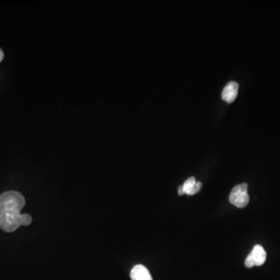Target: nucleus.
I'll list each match as a JSON object with an SVG mask.
<instances>
[{"instance_id":"9d476101","label":"nucleus","mask_w":280,"mask_h":280,"mask_svg":"<svg viewBox=\"0 0 280 280\" xmlns=\"http://www.w3.org/2000/svg\"><path fill=\"white\" fill-rule=\"evenodd\" d=\"M3 58H4V53L2 52V50L0 48V62H2Z\"/></svg>"},{"instance_id":"f03ea898","label":"nucleus","mask_w":280,"mask_h":280,"mask_svg":"<svg viewBox=\"0 0 280 280\" xmlns=\"http://www.w3.org/2000/svg\"><path fill=\"white\" fill-rule=\"evenodd\" d=\"M229 200L231 204L237 208H245L247 206L250 200V197L248 193V185L246 183L234 187L230 194Z\"/></svg>"},{"instance_id":"7ed1b4c3","label":"nucleus","mask_w":280,"mask_h":280,"mask_svg":"<svg viewBox=\"0 0 280 280\" xmlns=\"http://www.w3.org/2000/svg\"><path fill=\"white\" fill-rule=\"evenodd\" d=\"M266 260V251L262 245H257L254 247L252 251L245 260V266L252 268L254 266L263 265Z\"/></svg>"},{"instance_id":"423d86ee","label":"nucleus","mask_w":280,"mask_h":280,"mask_svg":"<svg viewBox=\"0 0 280 280\" xmlns=\"http://www.w3.org/2000/svg\"><path fill=\"white\" fill-rule=\"evenodd\" d=\"M195 178L194 177H189V179H187L185 183L183 184V192H184V194L187 195H190V193H191L193 187L195 186Z\"/></svg>"},{"instance_id":"20e7f679","label":"nucleus","mask_w":280,"mask_h":280,"mask_svg":"<svg viewBox=\"0 0 280 280\" xmlns=\"http://www.w3.org/2000/svg\"><path fill=\"white\" fill-rule=\"evenodd\" d=\"M238 84L236 82H230L222 92V98L223 101L231 103L235 102L238 93Z\"/></svg>"},{"instance_id":"f257e3e1","label":"nucleus","mask_w":280,"mask_h":280,"mask_svg":"<svg viewBox=\"0 0 280 280\" xmlns=\"http://www.w3.org/2000/svg\"><path fill=\"white\" fill-rule=\"evenodd\" d=\"M25 206L21 193L6 192L0 195V227L6 232H14L21 226L20 211Z\"/></svg>"},{"instance_id":"39448f33","label":"nucleus","mask_w":280,"mask_h":280,"mask_svg":"<svg viewBox=\"0 0 280 280\" xmlns=\"http://www.w3.org/2000/svg\"><path fill=\"white\" fill-rule=\"evenodd\" d=\"M130 276L133 280H153L148 268L143 265H135L132 269Z\"/></svg>"},{"instance_id":"0eeeda50","label":"nucleus","mask_w":280,"mask_h":280,"mask_svg":"<svg viewBox=\"0 0 280 280\" xmlns=\"http://www.w3.org/2000/svg\"><path fill=\"white\" fill-rule=\"evenodd\" d=\"M32 217L29 214H22L21 215V219H20V222L22 226H29L31 223Z\"/></svg>"},{"instance_id":"1a4fd4ad","label":"nucleus","mask_w":280,"mask_h":280,"mask_svg":"<svg viewBox=\"0 0 280 280\" xmlns=\"http://www.w3.org/2000/svg\"><path fill=\"white\" fill-rule=\"evenodd\" d=\"M178 195H185V194H184V192H183V187H182V185H181V186H179V188H178Z\"/></svg>"},{"instance_id":"6e6552de","label":"nucleus","mask_w":280,"mask_h":280,"mask_svg":"<svg viewBox=\"0 0 280 280\" xmlns=\"http://www.w3.org/2000/svg\"><path fill=\"white\" fill-rule=\"evenodd\" d=\"M202 188H203V183L200 182V181H198V182L196 181L195 186L193 187L192 190L190 193V195H195L197 193L199 192Z\"/></svg>"}]
</instances>
